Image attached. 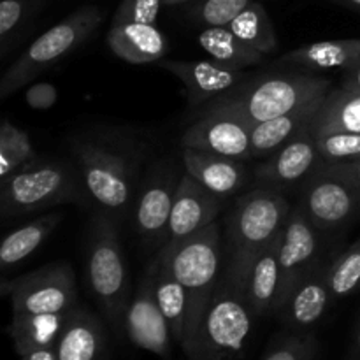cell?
Here are the masks:
<instances>
[{"mask_svg":"<svg viewBox=\"0 0 360 360\" xmlns=\"http://www.w3.org/2000/svg\"><path fill=\"white\" fill-rule=\"evenodd\" d=\"M253 319L245 281L224 266L186 352L193 360H241Z\"/></svg>","mask_w":360,"mask_h":360,"instance_id":"6da1fadb","label":"cell"},{"mask_svg":"<svg viewBox=\"0 0 360 360\" xmlns=\"http://www.w3.org/2000/svg\"><path fill=\"white\" fill-rule=\"evenodd\" d=\"M290 210L276 188L259 186L245 193L225 221V267L245 281L253 260L283 232Z\"/></svg>","mask_w":360,"mask_h":360,"instance_id":"7a4b0ae2","label":"cell"},{"mask_svg":"<svg viewBox=\"0 0 360 360\" xmlns=\"http://www.w3.org/2000/svg\"><path fill=\"white\" fill-rule=\"evenodd\" d=\"M160 253H164L172 273L181 281L188 295V313L181 343L186 350L224 273L225 252L220 225L214 221L183 241L164 245Z\"/></svg>","mask_w":360,"mask_h":360,"instance_id":"3957f363","label":"cell"},{"mask_svg":"<svg viewBox=\"0 0 360 360\" xmlns=\"http://www.w3.org/2000/svg\"><path fill=\"white\" fill-rule=\"evenodd\" d=\"M329 79L308 74L266 77L245 84L232 94L220 95L206 112L234 116L250 125L278 118L306 102L327 95Z\"/></svg>","mask_w":360,"mask_h":360,"instance_id":"277c9868","label":"cell"},{"mask_svg":"<svg viewBox=\"0 0 360 360\" xmlns=\"http://www.w3.org/2000/svg\"><path fill=\"white\" fill-rule=\"evenodd\" d=\"M86 283L109 322L118 326L129 309L130 280L116 224L101 213L94 220L86 245Z\"/></svg>","mask_w":360,"mask_h":360,"instance_id":"5b68a950","label":"cell"},{"mask_svg":"<svg viewBox=\"0 0 360 360\" xmlns=\"http://www.w3.org/2000/svg\"><path fill=\"white\" fill-rule=\"evenodd\" d=\"M102 20L104 11L97 6H84L46 30L6 70L0 79V98H7L28 81L37 77L42 70L51 69L60 60L76 51L91 37Z\"/></svg>","mask_w":360,"mask_h":360,"instance_id":"8992f818","label":"cell"},{"mask_svg":"<svg viewBox=\"0 0 360 360\" xmlns=\"http://www.w3.org/2000/svg\"><path fill=\"white\" fill-rule=\"evenodd\" d=\"M79 172L60 162H35L2 181L0 199L6 217L34 213L60 204L79 202Z\"/></svg>","mask_w":360,"mask_h":360,"instance_id":"52a82bcc","label":"cell"},{"mask_svg":"<svg viewBox=\"0 0 360 360\" xmlns=\"http://www.w3.org/2000/svg\"><path fill=\"white\" fill-rule=\"evenodd\" d=\"M76 155L81 183L95 206L111 218L125 213L134 197L132 164L129 158L91 143L79 144Z\"/></svg>","mask_w":360,"mask_h":360,"instance_id":"ba28073f","label":"cell"},{"mask_svg":"<svg viewBox=\"0 0 360 360\" xmlns=\"http://www.w3.org/2000/svg\"><path fill=\"white\" fill-rule=\"evenodd\" d=\"M319 231L345 227L360 211V190L330 165L322 164L304 179L297 204Z\"/></svg>","mask_w":360,"mask_h":360,"instance_id":"9c48e42d","label":"cell"},{"mask_svg":"<svg viewBox=\"0 0 360 360\" xmlns=\"http://www.w3.org/2000/svg\"><path fill=\"white\" fill-rule=\"evenodd\" d=\"M13 313H69L77 306L74 271L69 264H51L11 281Z\"/></svg>","mask_w":360,"mask_h":360,"instance_id":"30bf717a","label":"cell"},{"mask_svg":"<svg viewBox=\"0 0 360 360\" xmlns=\"http://www.w3.org/2000/svg\"><path fill=\"white\" fill-rule=\"evenodd\" d=\"M322 231L311 224L299 206L292 207L283 227L280 246L281 287L276 313L292 294L295 285L320 262L322 255Z\"/></svg>","mask_w":360,"mask_h":360,"instance_id":"8fae6325","label":"cell"},{"mask_svg":"<svg viewBox=\"0 0 360 360\" xmlns=\"http://www.w3.org/2000/svg\"><path fill=\"white\" fill-rule=\"evenodd\" d=\"M157 260L148 266L136 295L125 315L127 334L134 345L157 355H167L171 347V329L155 295Z\"/></svg>","mask_w":360,"mask_h":360,"instance_id":"7c38bea8","label":"cell"},{"mask_svg":"<svg viewBox=\"0 0 360 360\" xmlns=\"http://www.w3.org/2000/svg\"><path fill=\"white\" fill-rule=\"evenodd\" d=\"M252 127L243 120L220 112H204L181 137L183 148L248 160L252 158Z\"/></svg>","mask_w":360,"mask_h":360,"instance_id":"4fadbf2b","label":"cell"},{"mask_svg":"<svg viewBox=\"0 0 360 360\" xmlns=\"http://www.w3.org/2000/svg\"><path fill=\"white\" fill-rule=\"evenodd\" d=\"M224 200L185 172L176 188L165 245H174L213 225Z\"/></svg>","mask_w":360,"mask_h":360,"instance_id":"5bb4252c","label":"cell"},{"mask_svg":"<svg viewBox=\"0 0 360 360\" xmlns=\"http://www.w3.org/2000/svg\"><path fill=\"white\" fill-rule=\"evenodd\" d=\"M319 165L316 134L313 123L306 127L297 137L285 144L281 150L271 155L255 171V179L260 186L285 188L299 181H304Z\"/></svg>","mask_w":360,"mask_h":360,"instance_id":"9a60e30c","label":"cell"},{"mask_svg":"<svg viewBox=\"0 0 360 360\" xmlns=\"http://www.w3.org/2000/svg\"><path fill=\"white\" fill-rule=\"evenodd\" d=\"M181 178V176H179ZM179 178L169 169H158L146 181L134 210V225L144 241L151 245L167 241L169 220Z\"/></svg>","mask_w":360,"mask_h":360,"instance_id":"2e32d148","label":"cell"},{"mask_svg":"<svg viewBox=\"0 0 360 360\" xmlns=\"http://www.w3.org/2000/svg\"><path fill=\"white\" fill-rule=\"evenodd\" d=\"M162 67L181 81L192 105L229 94L243 79L241 69L224 65L214 60H197V62L171 60L162 63Z\"/></svg>","mask_w":360,"mask_h":360,"instance_id":"e0dca14e","label":"cell"},{"mask_svg":"<svg viewBox=\"0 0 360 360\" xmlns=\"http://www.w3.org/2000/svg\"><path fill=\"white\" fill-rule=\"evenodd\" d=\"M183 165L193 179L214 195L227 199L245 186L248 169L238 158L183 148Z\"/></svg>","mask_w":360,"mask_h":360,"instance_id":"ac0fdd59","label":"cell"},{"mask_svg":"<svg viewBox=\"0 0 360 360\" xmlns=\"http://www.w3.org/2000/svg\"><path fill=\"white\" fill-rule=\"evenodd\" d=\"M329 269L327 262L320 260L292 290L280 315L295 327H309L319 322L333 301L329 287Z\"/></svg>","mask_w":360,"mask_h":360,"instance_id":"d6986e66","label":"cell"},{"mask_svg":"<svg viewBox=\"0 0 360 360\" xmlns=\"http://www.w3.org/2000/svg\"><path fill=\"white\" fill-rule=\"evenodd\" d=\"M323 97L313 98L278 118L252 127V157H271L315 122Z\"/></svg>","mask_w":360,"mask_h":360,"instance_id":"ffe728a7","label":"cell"},{"mask_svg":"<svg viewBox=\"0 0 360 360\" xmlns=\"http://www.w3.org/2000/svg\"><path fill=\"white\" fill-rule=\"evenodd\" d=\"M281 234L259 253L245 276L246 299L255 316L267 315V313L276 311L278 308L281 287Z\"/></svg>","mask_w":360,"mask_h":360,"instance_id":"44dd1931","label":"cell"},{"mask_svg":"<svg viewBox=\"0 0 360 360\" xmlns=\"http://www.w3.org/2000/svg\"><path fill=\"white\" fill-rule=\"evenodd\" d=\"M108 46L118 58L141 65L160 60L169 42L155 25L115 23L108 32Z\"/></svg>","mask_w":360,"mask_h":360,"instance_id":"7402d4cb","label":"cell"},{"mask_svg":"<svg viewBox=\"0 0 360 360\" xmlns=\"http://www.w3.org/2000/svg\"><path fill=\"white\" fill-rule=\"evenodd\" d=\"M104 350V330L97 316L76 306L55 345L56 360H98Z\"/></svg>","mask_w":360,"mask_h":360,"instance_id":"603a6c76","label":"cell"},{"mask_svg":"<svg viewBox=\"0 0 360 360\" xmlns=\"http://www.w3.org/2000/svg\"><path fill=\"white\" fill-rule=\"evenodd\" d=\"M360 58L359 39H330V41L313 42L302 48L288 51L281 58L283 63L302 67L309 70L350 69Z\"/></svg>","mask_w":360,"mask_h":360,"instance_id":"cb8c5ba5","label":"cell"},{"mask_svg":"<svg viewBox=\"0 0 360 360\" xmlns=\"http://www.w3.org/2000/svg\"><path fill=\"white\" fill-rule=\"evenodd\" d=\"M69 313H13L11 336L18 352L25 355L41 348H55Z\"/></svg>","mask_w":360,"mask_h":360,"instance_id":"d4e9b609","label":"cell"},{"mask_svg":"<svg viewBox=\"0 0 360 360\" xmlns=\"http://www.w3.org/2000/svg\"><path fill=\"white\" fill-rule=\"evenodd\" d=\"M313 129L316 136L334 132L360 134V91L343 86L327 91L313 122Z\"/></svg>","mask_w":360,"mask_h":360,"instance_id":"484cf974","label":"cell"},{"mask_svg":"<svg viewBox=\"0 0 360 360\" xmlns=\"http://www.w3.org/2000/svg\"><path fill=\"white\" fill-rule=\"evenodd\" d=\"M155 295L157 302L169 323L171 334L183 343L186 326V313H188V295L181 281L176 278L169 266L164 253L157 257V280H155Z\"/></svg>","mask_w":360,"mask_h":360,"instance_id":"4316f807","label":"cell"},{"mask_svg":"<svg viewBox=\"0 0 360 360\" xmlns=\"http://www.w3.org/2000/svg\"><path fill=\"white\" fill-rule=\"evenodd\" d=\"M199 46L211 60L236 69L259 63L264 56L245 44L229 27H206L199 35Z\"/></svg>","mask_w":360,"mask_h":360,"instance_id":"83f0119b","label":"cell"},{"mask_svg":"<svg viewBox=\"0 0 360 360\" xmlns=\"http://www.w3.org/2000/svg\"><path fill=\"white\" fill-rule=\"evenodd\" d=\"M60 220H62V214L49 213L30 221V224L21 225L20 229L7 234L0 245V264H2V267L7 269V267L16 266L28 255H32L48 239V236L58 227Z\"/></svg>","mask_w":360,"mask_h":360,"instance_id":"f1b7e54d","label":"cell"},{"mask_svg":"<svg viewBox=\"0 0 360 360\" xmlns=\"http://www.w3.org/2000/svg\"><path fill=\"white\" fill-rule=\"evenodd\" d=\"M232 32L241 39L245 44L253 48L255 51L267 55L273 53L278 46L276 34H274L273 21H271L269 13L260 2H253L252 6L246 7L231 25Z\"/></svg>","mask_w":360,"mask_h":360,"instance_id":"f546056e","label":"cell"},{"mask_svg":"<svg viewBox=\"0 0 360 360\" xmlns=\"http://www.w3.org/2000/svg\"><path fill=\"white\" fill-rule=\"evenodd\" d=\"M37 162L30 136L25 130L4 120L0 129V179H7L14 172Z\"/></svg>","mask_w":360,"mask_h":360,"instance_id":"4dcf8cb0","label":"cell"},{"mask_svg":"<svg viewBox=\"0 0 360 360\" xmlns=\"http://www.w3.org/2000/svg\"><path fill=\"white\" fill-rule=\"evenodd\" d=\"M44 0H0V51L6 55L30 27Z\"/></svg>","mask_w":360,"mask_h":360,"instance_id":"1f68e13d","label":"cell"},{"mask_svg":"<svg viewBox=\"0 0 360 360\" xmlns=\"http://www.w3.org/2000/svg\"><path fill=\"white\" fill-rule=\"evenodd\" d=\"M329 287L333 299L347 297L360 287V238L330 264Z\"/></svg>","mask_w":360,"mask_h":360,"instance_id":"d6a6232c","label":"cell"},{"mask_svg":"<svg viewBox=\"0 0 360 360\" xmlns=\"http://www.w3.org/2000/svg\"><path fill=\"white\" fill-rule=\"evenodd\" d=\"M253 2L255 0H197L190 14L206 27H229Z\"/></svg>","mask_w":360,"mask_h":360,"instance_id":"836d02e7","label":"cell"},{"mask_svg":"<svg viewBox=\"0 0 360 360\" xmlns=\"http://www.w3.org/2000/svg\"><path fill=\"white\" fill-rule=\"evenodd\" d=\"M319 162H347L360 157V134L334 132L316 136Z\"/></svg>","mask_w":360,"mask_h":360,"instance_id":"e575fe53","label":"cell"},{"mask_svg":"<svg viewBox=\"0 0 360 360\" xmlns=\"http://www.w3.org/2000/svg\"><path fill=\"white\" fill-rule=\"evenodd\" d=\"M164 0H122L115 18V23H148L157 25L158 13Z\"/></svg>","mask_w":360,"mask_h":360,"instance_id":"d590c367","label":"cell"},{"mask_svg":"<svg viewBox=\"0 0 360 360\" xmlns=\"http://www.w3.org/2000/svg\"><path fill=\"white\" fill-rule=\"evenodd\" d=\"M25 102L30 105L32 109L37 111H48L53 105L58 102V90L55 84L48 83V81H41L35 83L25 91Z\"/></svg>","mask_w":360,"mask_h":360,"instance_id":"8d00e7d4","label":"cell"},{"mask_svg":"<svg viewBox=\"0 0 360 360\" xmlns=\"http://www.w3.org/2000/svg\"><path fill=\"white\" fill-rule=\"evenodd\" d=\"M302 355H304V345L299 340H288L264 360H302Z\"/></svg>","mask_w":360,"mask_h":360,"instance_id":"74e56055","label":"cell"},{"mask_svg":"<svg viewBox=\"0 0 360 360\" xmlns=\"http://www.w3.org/2000/svg\"><path fill=\"white\" fill-rule=\"evenodd\" d=\"M322 164H326V162H322ZM327 165L336 169L340 174H343L348 181L354 183V185L360 190V157L347 162H330V164Z\"/></svg>","mask_w":360,"mask_h":360,"instance_id":"f35d334b","label":"cell"},{"mask_svg":"<svg viewBox=\"0 0 360 360\" xmlns=\"http://www.w3.org/2000/svg\"><path fill=\"white\" fill-rule=\"evenodd\" d=\"M343 88H347V90L360 91V58L350 67V69H347V72H345Z\"/></svg>","mask_w":360,"mask_h":360,"instance_id":"ab89813d","label":"cell"},{"mask_svg":"<svg viewBox=\"0 0 360 360\" xmlns=\"http://www.w3.org/2000/svg\"><path fill=\"white\" fill-rule=\"evenodd\" d=\"M21 357L23 360H56V352L55 348H41V350L28 352Z\"/></svg>","mask_w":360,"mask_h":360,"instance_id":"60d3db41","label":"cell"},{"mask_svg":"<svg viewBox=\"0 0 360 360\" xmlns=\"http://www.w3.org/2000/svg\"><path fill=\"white\" fill-rule=\"evenodd\" d=\"M338 2H341L343 6L350 7V9H355L360 13V0H338Z\"/></svg>","mask_w":360,"mask_h":360,"instance_id":"b9f144b4","label":"cell"},{"mask_svg":"<svg viewBox=\"0 0 360 360\" xmlns=\"http://www.w3.org/2000/svg\"><path fill=\"white\" fill-rule=\"evenodd\" d=\"M185 2H192V0H164V4H167V6H178V4Z\"/></svg>","mask_w":360,"mask_h":360,"instance_id":"7bdbcfd3","label":"cell"},{"mask_svg":"<svg viewBox=\"0 0 360 360\" xmlns=\"http://www.w3.org/2000/svg\"><path fill=\"white\" fill-rule=\"evenodd\" d=\"M359 347H360V329H359Z\"/></svg>","mask_w":360,"mask_h":360,"instance_id":"ee69618b","label":"cell"}]
</instances>
